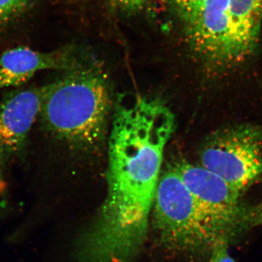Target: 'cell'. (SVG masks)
I'll return each mask as SVG.
<instances>
[{"label":"cell","mask_w":262,"mask_h":262,"mask_svg":"<svg viewBox=\"0 0 262 262\" xmlns=\"http://www.w3.org/2000/svg\"><path fill=\"white\" fill-rule=\"evenodd\" d=\"M92 64V63H91ZM56 72L29 136L27 157L36 168L57 173L102 140L112 98L94 65Z\"/></svg>","instance_id":"obj_1"},{"label":"cell","mask_w":262,"mask_h":262,"mask_svg":"<svg viewBox=\"0 0 262 262\" xmlns=\"http://www.w3.org/2000/svg\"><path fill=\"white\" fill-rule=\"evenodd\" d=\"M108 138L106 195L154 204L165 147L176 130V117L159 98L122 97L114 110Z\"/></svg>","instance_id":"obj_2"},{"label":"cell","mask_w":262,"mask_h":262,"mask_svg":"<svg viewBox=\"0 0 262 262\" xmlns=\"http://www.w3.org/2000/svg\"><path fill=\"white\" fill-rule=\"evenodd\" d=\"M151 220L160 243L173 252L210 251L216 241L232 239L201 211L173 168L160 176Z\"/></svg>","instance_id":"obj_3"},{"label":"cell","mask_w":262,"mask_h":262,"mask_svg":"<svg viewBox=\"0 0 262 262\" xmlns=\"http://www.w3.org/2000/svg\"><path fill=\"white\" fill-rule=\"evenodd\" d=\"M201 165L241 192L262 174V131L239 125L216 133L201 152Z\"/></svg>","instance_id":"obj_4"},{"label":"cell","mask_w":262,"mask_h":262,"mask_svg":"<svg viewBox=\"0 0 262 262\" xmlns=\"http://www.w3.org/2000/svg\"><path fill=\"white\" fill-rule=\"evenodd\" d=\"M49 81L10 90L0 97V196L6 192L10 170L21 166L29 136L37 120Z\"/></svg>","instance_id":"obj_5"},{"label":"cell","mask_w":262,"mask_h":262,"mask_svg":"<svg viewBox=\"0 0 262 262\" xmlns=\"http://www.w3.org/2000/svg\"><path fill=\"white\" fill-rule=\"evenodd\" d=\"M173 169L201 211L224 234L232 239L248 227V208L237 188L201 165L181 162Z\"/></svg>","instance_id":"obj_6"},{"label":"cell","mask_w":262,"mask_h":262,"mask_svg":"<svg viewBox=\"0 0 262 262\" xmlns=\"http://www.w3.org/2000/svg\"><path fill=\"white\" fill-rule=\"evenodd\" d=\"M230 1L205 0L199 18L187 29L191 49L213 72H223L244 61L231 27Z\"/></svg>","instance_id":"obj_7"},{"label":"cell","mask_w":262,"mask_h":262,"mask_svg":"<svg viewBox=\"0 0 262 262\" xmlns=\"http://www.w3.org/2000/svg\"><path fill=\"white\" fill-rule=\"evenodd\" d=\"M91 64L82 51L75 46L41 51L28 46L7 48L0 53V97L10 90L29 84L42 72H69Z\"/></svg>","instance_id":"obj_8"},{"label":"cell","mask_w":262,"mask_h":262,"mask_svg":"<svg viewBox=\"0 0 262 262\" xmlns=\"http://www.w3.org/2000/svg\"><path fill=\"white\" fill-rule=\"evenodd\" d=\"M229 18L244 61L256 50L262 22V0H231Z\"/></svg>","instance_id":"obj_9"},{"label":"cell","mask_w":262,"mask_h":262,"mask_svg":"<svg viewBox=\"0 0 262 262\" xmlns=\"http://www.w3.org/2000/svg\"><path fill=\"white\" fill-rule=\"evenodd\" d=\"M35 0H0V31L18 21Z\"/></svg>","instance_id":"obj_10"},{"label":"cell","mask_w":262,"mask_h":262,"mask_svg":"<svg viewBox=\"0 0 262 262\" xmlns=\"http://www.w3.org/2000/svg\"><path fill=\"white\" fill-rule=\"evenodd\" d=\"M171 2L179 18L188 29L199 18L205 0H171Z\"/></svg>","instance_id":"obj_11"},{"label":"cell","mask_w":262,"mask_h":262,"mask_svg":"<svg viewBox=\"0 0 262 262\" xmlns=\"http://www.w3.org/2000/svg\"><path fill=\"white\" fill-rule=\"evenodd\" d=\"M229 244L230 241L227 239H221L216 241L210 251L208 262H237L229 253Z\"/></svg>","instance_id":"obj_12"},{"label":"cell","mask_w":262,"mask_h":262,"mask_svg":"<svg viewBox=\"0 0 262 262\" xmlns=\"http://www.w3.org/2000/svg\"><path fill=\"white\" fill-rule=\"evenodd\" d=\"M113 1L120 9L128 13H133L141 10L148 0H113Z\"/></svg>","instance_id":"obj_13"},{"label":"cell","mask_w":262,"mask_h":262,"mask_svg":"<svg viewBox=\"0 0 262 262\" xmlns=\"http://www.w3.org/2000/svg\"><path fill=\"white\" fill-rule=\"evenodd\" d=\"M248 227L262 226V202L257 206L248 209Z\"/></svg>","instance_id":"obj_14"}]
</instances>
